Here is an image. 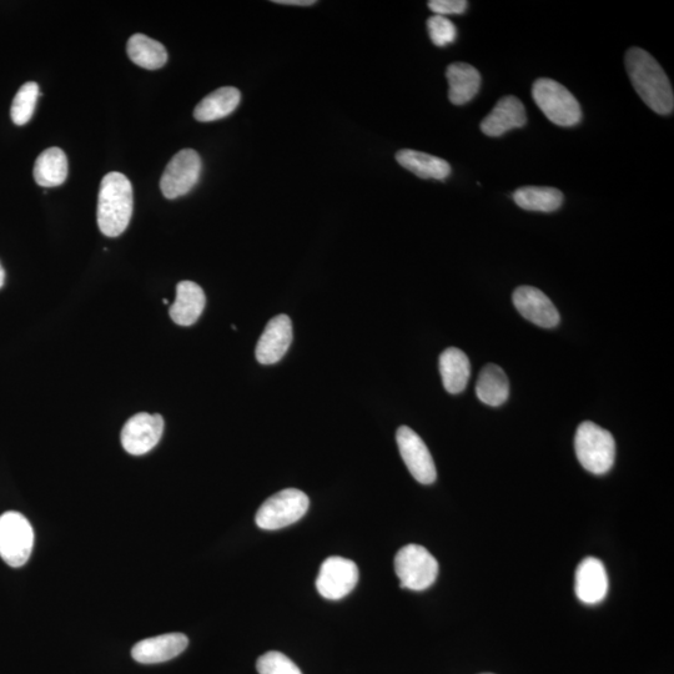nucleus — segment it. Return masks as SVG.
Here are the masks:
<instances>
[{"label":"nucleus","mask_w":674,"mask_h":674,"mask_svg":"<svg viewBox=\"0 0 674 674\" xmlns=\"http://www.w3.org/2000/svg\"><path fill=\"white\" fill-rule=\"evenodd\" d=\"M34 546V531L22 513L9 511L0 516V557L10 567L28 562Z\"/></svg>","instance_id":"7"},{"label":"nucleus","mask_w":674,"mask_h":674,"mask_svg":"<svg viewBox=\"0 0 674 674\" xmlns=\"http://www.w3.org/2000/svg\"><path fill=\"white\" fill-rule=\"evenodd\" d=\"M397 163L421 179L445 180L451 174L450 164L434 155L404 149L396 154Z\"/></svg>","instance_id":"21"},{"label":"nucleus","mask_w":674,"mask_h":674,"mask_svg":"<svg viewBox=\"0 0 674 674\" xmlns=\"http://www.w3.org/2000/svg\"><path fill=\"white\" fill-rule=\"evenodd\" d=\"M427 29H429L430 38L436 47H446L452 44L457 38V29L455 24L449 18L434 15L427 20Z\"/></svg>","instance_id":"28"},{"label":"nucleus","mask_w":674,"mask_h":674,"mask_svg":"<svg viewBox=\"0 0 674 674\" xmlns=\"http://www.w3.org/2000/svg\"><path fill=\"white\" fill-rule=\"evenodd\" d=\"M34 180L43 188H54L65 183L68 178L67 155L60 148L44 150L35 160Z\"/></svg>","instance_id":"22"},{"label":"nucleus","mask_w":674,"mask_h":674,"mask_svg":"<svg viewBox=\"0 0 674 674\" xmlns=\"http://www.w3.org/2000/svg\"><path fill=\"white\" fill-rule=\"evenodd\" d=\"M513 200L523 210L553 213L561 208L563 194L550 186H523L515 191Z\"/></svg>","instance_id":"25"},{"label":"nucleus","mask_w":674,"mask_h":674,"mask_svg":"<svg viewBox=\"0 0 674 674\" xmlns=\"http://www.w3.org/2000/svg\"><path fill=\"white\" fill-rule=\"evenodd\" d=\"M204 290L193 281H181L176 286L175 303L170 306L171 320L180 326H191L199 320L205 309Z\"/></svg>","instance_id":"17"},{"label":"nucleus","mask_w":674,"mask_h":674,"mask_svg":"<svg viewBox=\"0 0 674 674\" xmlns=\"http://www.w3.org/2000/svg\"><path fill=\"white\" fill-rule=\"evenodd\" d=\"M532 97L553 124L560 127H575L582 120L581 105L570 90L555 80L542 78L532 87Z\"/></svg>","instance_id":"4"},{"label":"nucleus","mask_w":674,"mask_h":674,"mask_svg":"<svg viewBox=\"0 0 674 674\" xmlns=\"http://www.w3.org/2000/svg\"><path fill=\"white\" fill-rule=\"evenodd\" d=\"M293 342V324L288 315H278L271 319L256 345V360L263 365L279 362L288 352Z\"/></svg>","instance_id":"13"},{"label":"nucleus","mask_w":674,"mask_h":674,"mask_svg":"<svg viewBox=\"0 0 674 674\" xmlns=\"http://www.w3.org/2000/svg\"><path fill=\"white\" fill-rule=\"evenodd\" d=\"M163 303H164L165 305H168V304H169V301H168L167 299H163Z\"/></svg>","instance_id":"32"},{"label":"nucleus","mask_w":674,"mask_h":674,"mask_svg":"<svg viewBox=\"0 0 674 674\" xmlns=\"http://www.w3.org/2000/svg\"><path fill=\"white\" fill-rule=\"evenodd\" d=\"M40 95L39 85L34 82H28L22 85L15 94L12 109H10V117H12L15 125L28 124L33 118L35 104H37Z\"/></svg>","instance_id":"26"},{"label":"nucleus","mask_w":674,"mask_h":674,"mask_svg":"<svg viewBox=\"0 0 674 674\" xmlns=\"http://www.w3.org/2000/svg\"><path fill=\"white\" fill-rule=\"evenodd\" d=\"M395 572L404 590L425 591L439 576V562L425 547L407 545L397 552Z\"/></svg>","instance_id":"5"},{"label":"nucleus","mask_w":674,"mask_h":674,"mask_svg":"<svg viewBox=\"0 0 674 674\" xmlns=\"http://www.w3.org/2000/svg\"><path fill=\"white\" fill-rule=\"evenodd\" d=\"M188 645V637L183 633H168V635L140 641L133 647L132 656L135 661L143 665H155V663L168 662L178 657Z\"/></svg>","instance_id":"15"},{"label":"nucleus","mask_w":674,"mask_h":674,"mask_svg":"<svg viewBox=\"0 0 674 674\" xmlns=\"http://www.w3.org/2000/svg\"><path fill=\"white\" fill-rule=\"evenodd\" d=\"M513 305L523 318L543 329L556 328L560 313L550 298L532 286H520L512 296Z\"/></svg>","instance_id":"12"},{"label":"nucleus","mask_w":674,"mask_h":674,"mask_svg":"<svg viewBox=\"0 0 674 674\" xmlns=\"http://www.w3.org/2000/svg\"><path fill=\"white\" fill-rule=\"evenodd\" d=\"M240 100L239 89L234 87L220 88L196 105L194 118L200 123H210L226 118L239 107Z\"/></svg>","instance_id":"20"},{"label":"nucleus","mask_w":674,"mask_h":674,"mask_svg":"<svg viewBox=\"0 0 674 674\" xmlns=\"http://www.w3.org/2000/svg\"><path fill=\"white\" fill-rule=\"evenodd\" d=\"M164 432L160 415L138 414L129 419L122 430V445L130 455L142 456L159 444Z\"/></svg>","instance_id":"11"},{"label":"nucleus","mask_w":674,"mask_h":674,"mask_svg":"<svg viewBox=\"0 0 674 674\" xmlns=\"http://www.w3.org/2000/svg\"><path fill=\"white\" fill-rule=\"evenodd\" d=\"M446 78L449 80V99L452 104H467L480 92L481 74L470 64L454 63L449 65L446 70Z\"/></svg>","instance_id":"18"},{"label":"nucleus","mask_w":674,"mask_h":674,"mask_svg":"<svg viewBox=\"0 0 674 674\" xmlns=\"http://www.w3.org/2000/svg\"><path fill=\"white\" fill-rule=\"evenodd\" d=\"M201 159L193 149L181 150L165 168L160 189L165 198L173 200L190 193L198 184L201 174Z\"/></svg>","instance_id":"8"},{"label":"nucleus","mask_w":674,"mask_h":674,"mask_svg":"<svg viewBox=\"0 0 674 674\" xmlns=\"http://www.w3.org/2000/svg\"><path fill=\"white\" fill-rule=\"evenodd\" d=\"M274 3L281 5H298V7H310L314 5L315 0H274Z\"/></svg>","instance_id":"30"},{"label":"nucleus","mask_w":674,"mask_h":674,"mask_svg":"<svg viewBox=\"0 0 674 674\" xmlns=\"http://www.w3.org/2000/svg\"><path fill=\"white\" fill-rule=\"evenodd\" d=\"M575 450L583 469L593 475H605L616 459V442L610 431L595 422L586 421L578 426Z\"/></svg>","instance_id":"3"},{"label":"nucleus","mask_w":674,"mask_h":674,"mask_svg":"<svg viewBox=\"0 0 674 674\" xmlns=\"http://www.w3.org/2000/svg\"><path fill=\"white\" fill-rule=\"evenodd\" d=\"M486 674H490V673H486Z\"/></svg>","instance_id":"33"},{"label":"nucleus","mask_w":674,"mask_h":674,"mask_svg":"<svg viewBox=\"0 0 674 674\" xmlns=\"http://www.w3.org/2000/svg\"><path fill=\"white\" fill-rule=\"evenodd\" d=\"M469 7V3L465 0H431L429 2V8L435 15H441V17H446V15H460L464 14Z\"/></svg>","instance_id":"29"},{"label":"nucleus","mask_w":674,"mask_h":674,"mask_svg":"<svg viewBox=\"0 0 674 674\" xmlns=\"http://www.w3.org/2000/svg\"><path fill=\"white\" fill-rule=\"evenodd\" d=\"M359 582V567L347 558H326L320 567L316 588L326 600L337 601L346 597Z\"/></svg>","instance_id":"9"},{"label":"nucleus","mask_w":674,"mask_h":674,"mask_svg":"<svg viewBox=\"0 0 674 674\" xmlns=\"http://www.w3.org/2000/svg\"><path fill=\"white\" fill-rule=\"evenodd\" d=\"M134 209L133 185L122 173H109L100 184L98 225L109 238H117L128 229Z\"/></svg>","instance_id":"2"},{"label":"nucleus","mask_w":674,"mask_h":674,"mask_svg":"<svg viewBox=\"0 0 674 674\" xmlns=\"http://www.w3.org/2000/svg\"><path fill=\"white\" fill-rule=\"evenodd\" d=\"M440 372L447 392L460 394L466 389L471 376V364L464 351L450 347L440 356Z\"/></svg>","instance_id":"19"},{"label":"nucleus","mask_w":674,"mask_h":674,"mask_svg":"<svg viewBox=\"0 0 674 674\" xmlns=\"http://www.w3.org/2000/svg\"><path fill=\"white\" fill-rule=\"evenodd\" d=\"M127 52L133 63L148 70L163 68L168 62V52L164 45L144 34L130 37Z\"/></svg>","instance_id":"24"},{"label":"nucleus","mask_w":674,"mask_h":674,"mask_svg":"<svg viewBox=\"0 0 674 674\" xmlns=\"http://www.w3.org/2000/svg\"><path fill=\"white\" fill-rule=\"evenodd\" d=\"M310 506L309 497L298 489L278 492L260 506L255 522L261 530H280L294 525L305 516Z\"/></svg>","instance_id":"6"},{"label":"nucleus","mask_w":674,"mask_h":674,"mask_svg":"<svg viewBox=\"0 0 674 674\" xmlns=\"http://www.w3.org/2000/svg\"><path fill=\"white\" fill-rule=\"evenodd\" d=\"M256 670L259 674H303L289 657L276 651L261 656L256 663Z\"/></svg>","instance_id":"27"},{"label":"nucleus","mask_w":674,"mask_h":674,"mask_svg":"<svg viewBox=\"0 0 674 674\" xmlns=\"http://www.w3.org/2000/svg\"><path fill=\"white\" fill-rule=\"evenodd\" d=\"M4 283H5V271L3 269L2 264H0V289L3 288Z\"/></svg>","instance_id":"31"},{"label":"nucleus","mask_w":674,"mask_h":674,"mask_svg":"<svg viewBox=\"0 0 674 674\" xmlns=\"http://www.w3.org/2000/svg\"><path fill=\"white\" fill-rule=\"evenodd\" d=\"M526 123L525 105L513 95H507L481 123V130L487 137L497 138L512 129L525 127Z\"/></svg>","instance_id":"16"},{"label":"nucleus","mask_w":674,"mask_h":674,"mask_svg":"<svg viewBox=\"0 0 674 674\" xmlns=\"http://www.w3.org/2000/svg\"><path fill=\"white\" fill-rule=\"evenodd\" d=\"M626 69L633 87L653 112L668 115L674 109V94L665 70L646 50L632 48L626 54Z\"/></svg>","instance_id":"1"},{"label":"nucleus","mask_w":674,"mask_h":674,"mask_svg":"<svg viewBox=\"0 0 674 674\" xmlns=\"http://www.w3.org/2000/svg\"><path fill=\"white\" fill-rule=\"evenodd\" d=\"M608 576L605 565L595 557H587L577 567L575 592L578 600L586 605H597L605 600Z\"/></svg>","instance_id":"14"},{"label":"nucleus","mask_w":674,"mask_h":674,"mask_svg":"<svg viewBox=\"0 0 674 674\" xmlns=\"http://www.w3.org/2000/svg\"><path fill=\"white\" fill-rule=\"evenodd\" d=\"M476 395L485 405H504L510 396V382L506 372L495 364L486 365L477 380Z\"/></svg>","instance_id":"23"},{"label":"nucleus","mask_w":674,"mask_h":674,"mask_svg":"<svg viewBox=\"0 0 674 674\" xmlns=\"http://www.w3.org/2000/svg\"><path fill=\"white\" fill-rule=\"evenodd\" d=\"M396 441L402 460L414 479L422 485L434 484L436 466L424 440L410 427L401 426L396 432Z\"/></svg>","instance_id":"10"}]
</instances>
